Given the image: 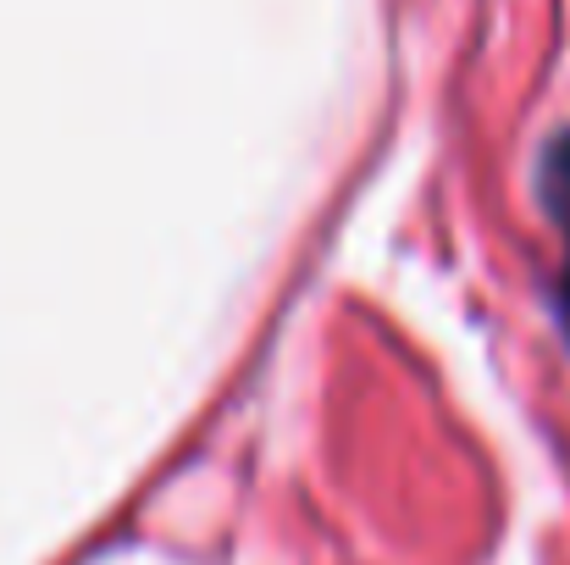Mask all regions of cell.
Returning a JSON list of instances; mask_svg holds the SVG:
<instances>
[{"label":"cell","mask_w":570,"mask_h":565,"mask_svg":"<svg viewBox=\"0 0 570 565\" xmlns=\"http://www.w3.org/2000/svg\"><path fill=\"white\" fill-rule=\"evenodd\" d=\"M538 199H543V211H549V222L560 227V244H566L560 277H554V316H560V333L570 344V128L554 134L538 156Z\"/></svg>","instance_id":"6da1fadb"}]
</instances>
